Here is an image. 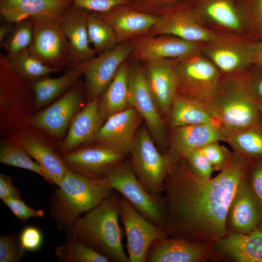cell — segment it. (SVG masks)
Returning <instances> with one entry per match:
<instances>
[{"label": "cell", "mask_w": 262, "mask_h": 262, "mask_svg": "<svg viewBox=\"0 0 262 262\" xmlns=\"http://www.w3.org/2000/svg\"><path fill=\"white\" fill-rule=\"evenodd\" d=\"M15 24L6 22H3L0 27V44H1L12 32Z\"/></svg>", "instance_id": "681fc988"}, {"label": "cell", "mask_w": 262, "mask_h": 262, "mask_svg": "<svg viewBox=\"0 0 262 262\" xmlns=\"http://www.w3.org/2000/svg\"><path fill=\"white\" fill-rule=\"evenodd\" d=\"M128 103L134 108L147 126L158 145H165V134L161 111L149 87L142 66L130 64Z\"/></svg>", "instance_id": "5bb4252c"}, {"label": "cell", "mask_w": 262, "mask_h": 262, "mask_svg": "<svg viewBox=\"0 0 262 262\" xmlns=\"http://www.w3.org/2000/svg\"><path fill=\"white\" fill-rule=\"evenodd\" d=\"M258 46L244 34L216 32L213 39L203 43L202 54L223 73L228 74L253 64Z\"/></svg>", "instance_id": "8fae6325"}, {"label": "cell", "mask_w": 262, "mask_h": 262, "mask_svg": "<svg viewBox=\"0 0 262 262\" xmlns=\"http://www.w3.org/2000/svg\"><path fill=\"white\" fill-rule=\"evenodd\" d=\"M49 199L51 217L68 230L81 215L114 193L107 179L94 180L67 169Z\"/></svg>", "instance_id": "277c9868"}, {"label": "cell", "mask_w": 262, "mask_h": 262, "mask_svg": "<svg viewBox=\"0 0 262 262\" xmlns=\"http://www.w3.org/2000/svg\"><path fill=\"white\" fill-rule=\"evenodd\" d=\"M87 31L89 43L92 45L97 54L108 51L118 44L116 35L110 25L89 12Z\"/></svg>", "instance_id": "d590c367"}, {"label": "cell", "mask_w": 262, "mask_h": 262, "mask_svg": "<svg viewBox=\"0 0 262 262\" xmlns=\"http://www.w3.org/2000/svg\"><path fill=\"white\" fill-rule=\"evenodd\" d=\"M257 229L262 233V219Z\"/></svg>", "instance_id": "db71d44e"}, {"label": "cell", "mask_w": 262, "mask_h": 262, "mask_svg": "<svg viewBox=\"0 0 262 262\" xmlns=\"http://www.w3.org/2000/svg\"><path fill=\"white\" fill-rule=\"evenodd\" d=\"M179 94L207 103L219 86L223 73L202 53L180 59L176 66Z\"/></svg>", "instance_id": "ba28073f"}, {"label": "cell", "mask_w": 262, "mask_h": 262, "mask_svg": "<svg viewBox=\"0 0 262 262\" xmlns=\"http://www.w3.org/2000/svg\"><path fill=\"white\" fill-rule=\"evenodd\" d=\"M182 0H131V4L145 13L159 16L167 10L179 4Z\"/></svg>", "instance_id": "ee69618b"}, {"label": "cell", "mask_w": 262, "mask_h": 262, "mask_svg": "<svg viewBox=\"0 0 262 262\" xmlns=\"http://www.w3.org/2000/svg\"><path fill=\"white\" fill-rule=\"evenodd\" d=\"M227 135L215 123H205L173 128L170 135L171 150L180 158L191 152L214 142L226 141Z\"/></svg>", "instance_id": "d4e9b609"}, {"label": "cell", "mask_w": 262, "mask_h": 262, "mask_svg": "<svg viewBox=\"0 0 262 262\" xmlns=\"http://www.w3.org/2000/svg\"><path fill=\"white\" fill-rule=\"evenodd\" d=\"M258 110L259 114L262 115L261 122L262 123V103H259L258 105Z\"/></svg>", "instance_id": "f5cc1de1"}, {"label": "cell", "mask_w": 262, "mask_h": 262, "mask_svg": "<svg viewBox=\"0 0 262 262\" xmlns=\"http://www.w3.org/2000/svg\"><path fill=\"white\" fill-rule=\"evenodd\" d=\"M120 215V197L113 193L78 218L66 231L110 262H129L122 242Z\"/></svg>", "instance_id": "3957f363"}, {"label": "cell", "mask_w": 262, "mask_h": 262, "mask_svg": "<svg viewBox=\"0 0 262 262\" xmlns=\"http://www.w3.org/2000/svg\"><path fill=\"white\" fill-rule=\"evenodd\" d=\"M200 149L211 164L214 171L223 169L229 163L233 155V152L219 144V142L209 144Z\"/></svg>", "instance_id": "ab89813d"}, {"label": "cell", "mask_w": 262, "mask_h": 262, "mask_svg": "<svg viewBox=\"0 0 262 262\" xmlns=\"http://www.w3.org/2000/svg\"><path fill=\"white\" fill-rule=\"evenodd\" d=\"M85 85L78 82L46 108L36 112L30 125L47 135L58 146L77 113L85 106Z\"/></svg>", "instance_id": "30bf717a"}, {"label": "cell", "mask_w": 262, "mask_h": 262, "mask_svg": "<svg viewBox=\"0 0 262 262\" xmlns=\"http://www.w3.org/2000/svg\"><path fill=\"white\" fill-rule=\"evenodd\" d=\"M2 201L9 208L14 216L22 222H25L30 218L43 217L45 215L44 211L30 207L21 198H9Z\"/></svg>", "instance_id": "b9f144b4"}, {"label": "cell", "mask_w": 262, "mask_h": 262, "mask_svg": "<svg viewBox=\"0 0 262 262\" xmlns=\"http://www.w3.org/2000/svg\"><path fill=\"white\" fill-rule=\"evenodd\" d=\"M129 154L137 179L151 195L160 196L165 178L180 158L174 151L161 153L146 128L137 131Z\"/></svg>", "instance_id": "8992f818"}, {"label": "cell", "mask_w": 262, "mask_h": 262, "mask_svg": "<svg viewBox=\"0 0 262 262\" xmlns=\"http://www.w3.org/2000/svg\"><path fill=\"white\" fill-rule=\"evenodd\" d=\"M184 159L196 177L204 180L211 178L214 170L200 149L191 152Z\"/></svg>", "instance_id": "60d3db41"}, {"label": "cell", "mask_w": 262, "mask_h": 262, "mask_svg": "<svg viewBox=\"0 0 262 262\" xmlns=\"http://www.w3.org/2000/svg\"><path fill=\"white\" fill-rule=\"evenodd\" d=\"M72 4V0H0V16L15 24L39 16L59 18Z\"/></svg>", "instance_id": "4316f807"}, {"label": "cell", "mask_w": 262, "mask_h": 262, "mask_svg": "<svg viewBox=\"0 0 262 262\" xmlns=\"http://www.w3.org/2000/svg\"><path fill=\"white\" fill-rule=\"evenodd\" d=\"M131 60L119 67L113 80L99 98L98 108L104 122L111 115L130 107L129 77Z\"/></svg>", "instance_id": "4dcf8cb0"}, {"label": "cell", "mask_w": 262, "mask_h": 262, "mask_svg": "<svg viewBox=\"0 0 262 262\" xmlns=\"http://www.w3.org/2000/svg\"><path fill=\"white\" fill-rule=\"evenodd\" d=\"M30 82L11 68L6 55H0V140L15 139L36 112Z\"/></svg>", "instance_id": "5b68a950"}, {"label": "cell", "mask_w": 262, "mask_h": 262, "mask_svg": "<svg viewBox=\"0 0 262 262\" xmlns=\"http://www.w3.org/2000/svg\"><path fill=\"white\" fill-rule=\"evenodd\" d=\"M106 179L114 190L125 198L143 217L165 229L167 207L164 196L150 195L137 179L130 161H124L110 172Z\"/></svg>", "instance_id": "52a82bcc"}, {"label": "cell", "mask_w": 262, "mask_h": 262, "mask_svg": "<svg viewBox=\"0 0 262 262\" xmlns=\"http://www.w3.org/2000/svg\"><path fill=\"white\" fill-rule=\"evenodd\" d=\"M88 13L72 4L60 17L61 26L70 46L71 66L87 61L97 54L90 46L87 31Z\"/></svg>", "instance_id": "cb8c5ba5"}, {"label": "cell", "mask_w": 262, "mask_h": 262, "mask_svg": "<svg viewBox=\"0 0 262 262\" xmlns=\"http://www.w3.org/2000/svg\"><path fill=\"white\" fill-rule=\"evenodd\" d=\"M254 89L256 96L262 98V78L258 82L256 86L254 85Z\"/></svg>", "instance_id": "816d5d0a"}, {"label": "cell", "mask_w": 262, "mask_h": 262, "mask_svg": "<svg viewBox=\"0 0 262 262\" xmlns=\"http://www.w3.org/2000/svg\"><path fill=\"white\" fill-rule=\"evenodd\" d=\"M8 60L12 70L18 76L30 82L61 71L45 65L32 55L29 49L22 50Z\"/></svg>", "instance_id": "e575fe53"}, {"label": "cell", "mask_w": 262, "mask_h": 262, "mask_svg": "<svg viewBox=\"0 0 262 262\" xmlns=\"http://www.w3.org/2000/svg\"><path fill=\"white\" fill-rule=\"evenodd\" d=\"M248 158L234 151L215 177H196L180 158L163 185L168 237L216 246L228 232V210L240 181L247 176Z\"/></svg>", "instance_id": "6da1fadb"}, {"label": "cell", "mask_w": 262, "mask_h": 262, "mask_svg": "<svg viewBox=\"0 0 262 262\" xmlns=\"http://www.w3.org/2000/svg\"><path fill=\"white\" fill-rule=\"evenodd\" d=\"M45 171L51 184L59 186L67 170L57 145L42 131L30 125L15 139Z\"/></svg>", "instance_id": "ac0fdd59"}, {"label": "cell", "mask_w": 262, "mask_h": 262, "mask_svg": "<svg viewBox=\"0 0 262 262\" xmlns=\"http://www.w3.org/2000/svg\"><path fill=\"white\" fill-rule=\"evenodd\" d=\"M247 180L262 207V159L253 165Z\"/></svg>", "instance_id": "bcb514c9"}, {"label": "cell", "mask_w": 262, "mask_h": 262, "mask_svg": "<svg viewBox=\"0 0 262 262\" xmlns=\"http://www.w3.org/2000/svg\"><path fill=\"white\" fill-rule=\"evenodd\" d=\"M217 91L206 103L211 115L228 135L246 130H261L259 103L246 70L224 74Z\"/></svg>", "instance_id": "7a4b0ae2"}, {"label": "cell", "mask_w": 262, "mask_h": 262, "mask_svg": "<svg viewBox=\"0 0 262 262\" xmlns=\"http://www.w3.org/2000/svg\"><path fill=\"white\" fill-rule=\"evenodd\" d=\"M66 239L61 246L55 248V254L61 262H108L105 256L93 249L66 231Z\"/></svg>", "instance_id": "d6a6232c"}, {"label": "cell", "mask_w": 262, "mask_h": 262, "mask_svg": "<svg viewBox=\"0 0 262 262\" xmlns=\"http://www.w3.org/2000/svg\"><path fill=\"white\" fill-rule=\"evenodd\" d=\"M82 75L80 69L74 65L67 67L59 77L47 75L30 82L34 93L36 111L62 96L79 82Z\"/></svg>", "instance_id": "f546056e"}, {"label": "cell", "mask_w": 262, "mask_h": 262, "mask_svg": "<svg viewBox=\"0 0 262 262\" xmlns=\"http://www.w3.org/2000/svg\"><path fill=\"white\" fill-rule=\"evenodd\" d=\"M198 18L204 26L214 32L245 34L241 14L229 0H208L204 5L202 15Z\"/></svg>", "instance_id": "f1b7e54d"}, {"label": "cell", "mask_w": 262, "mask_h": 262, "mask_svg": "<svg viewBox=\"0 0 262 262\" xmlns=\"http://www.w3.org/2000/svg\"><path fill=\"white\" fill-rule=\"evenodd\" d=\"M169 113L172 129L205 123H215L220 125L211 115L205 103L178 92L173 98Z\"/></svg>", "instance_id": "1f68e13d"}, {"label": "cell", "mask_w": 262, "mask_h": 262, "mask_svg": "<svg viewBox=\"0 0 262 262\" xmlns=\"http://www.w3.org/2000/svg\"><path fill=\"white\" fill-rule=\"evenodd\" d=\"M253 64L262 66V42L258 43Z\"/></svg>", "instance_id": "f907efd6"}, {"label": "cell", "mask_w": 262, "mask_h": 262, "mask_svg": "<svg viewBox=\"0 0 262 262\" xmlns=\"http://www.w3.org/2000/svg\"><path fill=\"white\" fill-rule=\"evenodd\" d=\"M33 34V25L31 18L15 23L11 33L1 43L0 47L7 52L8 59L14 57L31 46Z\"/></svg>", "instance_id": "8d00e7d4"}, {"label": "cell", "mask_w": 262, "mask_h": 262, "mask_svg": "<svg viewBox=\"0 0 262 262\" xmlns=\"http://www.w3.org/2000/svg\"><path fill=\"white\" fill-rule=\"evenodd\" d=\"M217 252L238 262H262V233H228L215 246Z\"/></svg>", "instance_id": "83f0119b"}, {"label": "cell", "mask_w": 262, "mask_h": 262, "mask_svg": "<svg viewBox=\"0 0 262 262\" xmlns=\"http://www.w3.org/2000/svg\"><path fill=\"white\" fill-rule=\"evenodd\" d=\"M26 251L21 247L19 234L0 236V262H19Z\"/></svg>", "instance_id": "f35d334b"}, {"label": "cell", "mask_w": 262, "mask_h": 262, "mask_svg": "<svg viewBox=\"0 0 262 262\" xmlns=\"http://www.w3.org/2000/svg\"><path fill=\"white\" fill-rule=\"evenodd\" d=\"M61 155L68 170L90 179L103 180L128 155L93 144Z\"/></svg>", "instance_id": "e0dca14e"}, {"label": "cell", "mask_w": 262, "mask_h": 262, "mask_svg": "<svg viewBox=\"0 0 262 262\" xmlns=\"http://www.w3.org/2000/svg\"><path fill=\"white\" fill-rule=\"evenodd\" d=\"M177 59H158L141 62L149 87L161 112L170 113L178 91Z\"/></svg>", "instance_id": "603a6c76"}, {"label": "cell", "mask_w": 262, "mask_h": 262, "mask_svg": "<svg viewBox=\"0 0 262 262\" xmlns=\"http://www.w3.org/2000/svg\"><path fill=\"white\" fill-rule=\"evenodd\" d=\"M130 59L136 62L158 59H185L202 53L203 43L169 34L145 35L130 42Z\"/></svg>", "instance_id": "9a60e30c"}, {"label": "cell", "mask_w": 262, "mask_h": 262, "mask_svg": "<svg viewBox=\"0 0 262 262\" xmlns=\"http://www.w3.org/2000/svg\"><path fill=\"white\" fill-rule=\"evenodd\" d=\"M31 18L33 34L28 49L32 54L50 68L62 70L69 67L72 64L70 46L62 27L60 17Z\"/></svg>", "instance_id": "9c48e42d"}, {"label": "cell", "mask_w": 262, "mask_h": 262, "mask_svg": "<svg viewBox=\"0 0 262 262\" xmlns=\"http://www.w3.org/2000/svg\"><path fill=\"white\" fill-rule=\"evenodd\" d=\"M131 0H72V5L89 12L103 13L115 7L130 4Z\"/></svg>", "instance_id": "7bdbcfd3"}, {"label": "cell", "mask_w": 262, "mask_h": 262, "mask_svg": "<svg viewBox=\"0 0 262 262\" xmlns=\"http://www.w3.org/2000/svg\"><path fill=\"white\" fill-rule=\"evenodd\" d=\"M246 30L262 33V0H258L257 11L256 14L244 21Z\"/></svg>", "instance_id": "c3c4849f"}, {"label": "cell", "mask_w": 262, "mask_h": 262, "mask_svg": "<svg viewBox=\"0 0 262 262\" xmlns=\"http://www.w3.org/2000/svg\"><path fill=\"white\" fill-rule=\"evenodd\" d=\"M216 32L204 26L195 12L185 4H179L158 16L147 35H172L184 40L204 43L213 39Z\"/></svg>", "instance_id": "2e32d148"}, {"label": "cell", "mask_w": 262, "mask_h": 262, "mask_svg": "<svg viewBox=\"0 0 262 262\" xmlns=\"http://www.w3.org/2000/svg\"><path fill=\"white\" fill-rule=\"evenodd\" d=\"M9 198H20V193L14 186L11 177L0 173V199L2 200Z\"/></svg>", "instance_id": "7dc6e473"}, {"label": "cell", "mask_w": 262, "mask_h": 262, "mask_svg": "<svg viewBox=\"0 0 262 262\" xmlns=\"http://www.w3.org/2000/svg\"><path fill=\"white\" fill-rule=\"evenodd\" d=\"M131 50L130 42L119 44L98 56L75 65L78 66L85 77L87 101L99 98L120 66L130 59Z\"/></svg>", "instance_id": "4fadbf2b"}, {"label": "cell", "mask_w": 262, "mask_h": 262, "mask_svg": "<svg viewBox=\"0 0 262 262\" xmlns=\"http://www.w3.org/2000/svg\"><path fill=\"white\" fill-rule=\"evenodd\" d=\"M261 131L246 130L227 136V142L235 150L248 157H262Z\"/></svg>", "instance_id": "74e56055"}, {"label": "cell", "mask_w": 262, "mask_h": 262, "mask_svg": "<svg viewBox=\"0 0 262 262\" xmlns=\"http://www.w3.org/2000/svg\"><path fill=\"white\" fill-rule=\"evenodd\" d=\"M216 254L215 246L167 237L152 243L147 262H199L209 260Z\"/></svg>", "instance_id": "44dd1931"}, {"label": "cell", "mask_w": 262, "mask_h": 262, "mask_svg": "<svg viewBox=\"0 0 262 262\" xmlns=\"http://www.w3.org/2000/svg\"><path fill=\"white\" fill-rule=\"evenodd\" d=\"M25 149L15 139L0 140L1 164L27 169L38 174L51 184L42 167L34 162Z\"/></svg>", "instance_id": "836d02e7"}, {"label": "cell", "mask_w": 262, "mask_h": 262, "mask_svg": "<svg viewBox=\"0 0 262 262\" xmlns=\"http://www.w3.org/2000/svg\"><path fill=\"white\" fill-rule=\"evenodd\" d=\"M262 219V207L247 176L239 183L229 205L226 222L228 233H247L256 229Z\"/></svg>", "instance_id": "ffe728a7"}, {"label": "cell", "mask_w": 262, "mask_h": 262, "mask_svg": "<svg viewBox=\"0 0 262 262\" xmlns=\"http://www.w3.org/2000/svg\"><path fill=\"white\" fill-rule=\"evenodd\" d=\"M99 98L87 101L73 117L67 132L59 146L61 154L71 152L89 142L104 123L98 108Z\"/></svg>", "instance_id": "484cf974"}, {"label": "cell", "mask_w": 262, "mask_h": 262, "mask_svg": "<svg viewBox=\"0 0 262 262\" xmlns=\"http://www.w3.org/2000/svg\"><path fill=\"white\" fill-rule=\"evenodd\" d=\"M141 119L130 107L109 117L88 143L128 155Z\"/></svg>", "instance_id": "d6986e66"}, {"label": "cell", "mask_w": 262, "mask_h": 262, "mask_svg": "<svg viewBox=\"0 0 262 262\" xmlns=\"http://www.w3.org/2000/svg\"><path fill=\"white\" fill-rule=\"evenodd\" d=\"M93 13L110 25L118 44L147 35L158 18L157 16L142 11L131 4L118 5L103 13Z\"/></svg>", "instance_id": "7402d4cb"}, {"label": "cell", "mask_w": 262, "mask_h": 262, "mask_svg": "<svg viewBox=\"0 0 262 262\" xmlns=\"http://www.w3.org/2000/svg\"><path fill=\"white\" fill-rule=\"evenodd\" d=\"M19 241L21 247L25 251H35L39 249L43 241L40 230L36 227H25L19 234Z\"/></svg>", "instance_id": "f6af8a7d"}, {"label": "cell", "mask_w": 262, "mask_h": 262, "mask_svg": "<svg viewBox=\"0 0 262 262\" xmlns=\"http://www.w3.org/2000/svg\"><path fill=\"white\" fill-rule=\"evenodd\" d=\"M120 219L126 236L129 261L147 262L152 243L168 237L165 230L143 217L122 196L120 197Z\"/></svg>", "instance_id": "7c38bea8"}]
</instances>
